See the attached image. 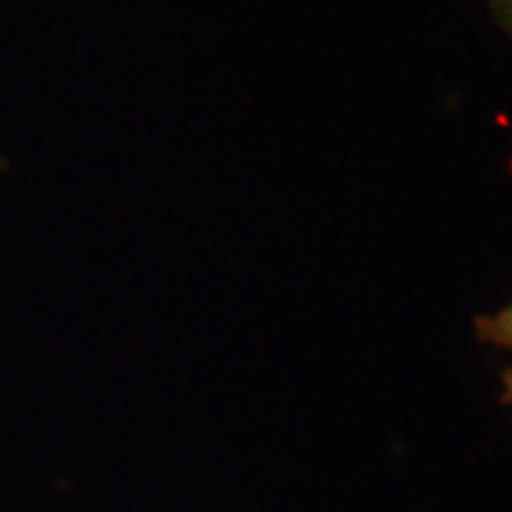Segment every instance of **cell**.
Masks as SVG:
<instances>
[{
  "instance_id": "cell-1",
  "label": "cell",
  "mask_w": 512,
  "mask_h": 512,
  "mask_svg": "<svg viewBox=\"0 0 512 512\" xmlns=\"http://www.w3.org/2000/svg\"><path fill=\"white\" fill-rule=\"evenodd\" d=\"M477 337L486 344L512 349V304L505 306L494 316H482L475 320Z\"/></svg>"
},
{
  "instance_id": "cell-2",
  "label": "cell",
  "mask_w": 512,
  "mask_h": 512,
  "mask_svg": "<svg viewBox=\"0 0 512 512\" xmlns=\"http://www.w3.org/2000/svg\"><path fill=\"white\" fill-rule=\"evenodd\" d=\"M503 401L512 406V368L503 373Z\"/></svg>"
},
{
  "instance_id": "cell-3",
  "label": "cell",
  "mask_w": 512,
  "mask_h": 512,
  "mask_svg": "<svg viewBox=\"0 0 512 512\" xmlns=\"http://www.w3.org/2000/svg\"><path fill=\"white\" fill-rule=\"evenodd\" d=\"M498 3H501L503 8H505V12H508V15L512 17V0H498Z\"/></svg>"
}]
</instances>
